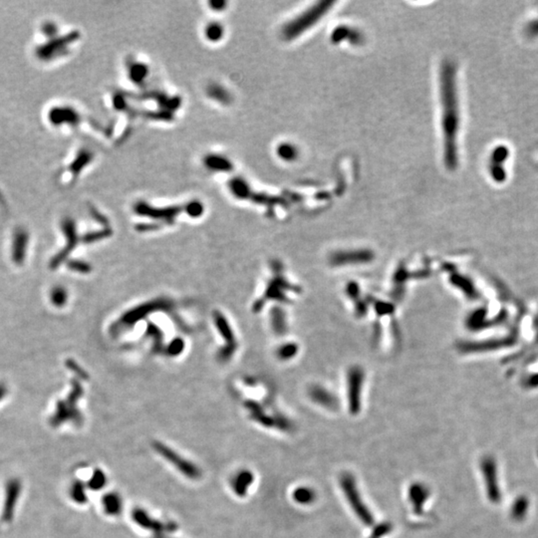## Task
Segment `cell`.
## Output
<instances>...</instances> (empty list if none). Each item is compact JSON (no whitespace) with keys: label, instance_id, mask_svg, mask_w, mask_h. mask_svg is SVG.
<instances>
[{"label":"cell","instance_id":"17","mask_svg":"<svg viewBox=\"0 0 538 538\" xmlns=\"http://www.w3.org/2000/svg\"><path fill=\"white\" fill-rule=\"evenodd\" d=\"M207 165H209L213 169H217V170L226 171V170L230 169V164L226 160H224V159L222 160V159H219L217 157H214V158L209 159L207 161Z\"/></svg>","mask_w":538,"mask_h":538},{"label":"cell","instance_id":"11","mask_svg":"<svg viewBox=\"0 0 538 538\" xmlns=\"http://www.w3.org/2000/svg\"><path fill=\"white\" fill-rule=\"evenodd\" d=\"M70 495L77 503H84L87 499L84 484L81 481L74 482L70 488Z\"/></svg>","mask_w":538,"mask_h":538},{"label":"cell","instance_id":"15","mask_svg":"<svg viewBox=\"0 0 538 538\" xmlns=\"http://www.w3.org/2000/svg\"><path fill=\"white\" fill-rule=\"evenodd\" d=\"M105 481H106L105 474L101 473L100 471H97L92 475L89 481V488H91L92 490H100L105 484Z\"/></svg>","mask_w":538,"mask_h":538},{"label":"cell","instance_id":"18","mask_svg":"<svg viewBox=\"0 0 538 538\" xmlns=\"http://www.w3.org/2000/svg\"><path fill=\"white\" fill-rule=\"evenodd\" d=\"M277 151L280 157L284 160H291L296 155V151H294V148L291 145H281Z\"/></svg>","mask_w":538,"mask_h":538},{"label":"cell","instance_id":"14","mask_svg":"<svg viewBox=\"0 0 538 538\" xmlns=\"http://www.w3.org/2000/svg\"><path fill=\"white\" fill-rule=\"evenodd\" d=\"M146 75H147V69L143 65H134L132 67V69H131V78L133 79V81H135L137 83L143 81V79L146 77Z\"/></svg>","mask_w":538,"mask_h":538},{"label":"cell","instance_id":"19","mask_svg":"<svg viewBox=\"0 0 538 538\" xmlns=\"http://www.w3.org/2000/svg\"><path fill=\"white\" fill-rule=\"evenodd\" d=\"M66 366H67L68 369H70L71 371H73L74 373H76L78 376H80L81 378H86V376H85L86 374L84 373V371L80 367L78 366L73 360H68L66 362Z\"/></svg>","mask_w":538,"mask_h":538},{"label":"cell","instance_id":"2","mask_svg":"<svg viewBox=\"0 0 538 538\" xmlns=\"http://www.w3.org/2000/svg\"><path fill=\"white\" fill-rule=\"evenodd\" d=\"M42 38L41 43L36 44L34 55L39 62L53 63L71 52V46L79 39L77 31L64 33L61 28L53 21H45L39 27Z\"/></svg>","mask_w":538,"mask_h":538},{"label":"cell","instance_id":"9","mask_svg":"<svg viewBox=\"0 0 538 538\" xmlns=\"http://www.w3.org/2000/svg\"><path fill=\"white\" fill-rule=\"evenodd\" d=\"M29 243V235L21 227L15 229L11 245V259L16 265H22L26 259Z\"/></svg>","mask_w":538,"mask_h":538},{"label":"cell","instance_id":"10","mask_svg":"<svg viewBox=\"0 0 538 538\" xmlns=\"http://www.w3.org/2000/svg\"><path fill=\"white\" fill-rule=\"evenodd\" d=\"M67 300H68V292L65 287L61 285H57L51 289L50 301L53 304V306L61 308L66 305Z\"/></svg>","mask_w":538,"mask_h":538},{"label":"cell","instance_id":"7","mask_svg":"<svg viewBox=\"0 0 538 538\" xmlns=\"http://www.w3.org/2000/svg\"><path fill=\"white\" fill-rule=\"evenodd\" d=\"M93 156L90 151L82 149L73 158V160L66 165H62L57 172L58 182L60 184H72L78 177L87 165L92 161Z\"/></svg>","mask_w":538,"mask_h":538},{"label":"cell","instance_id":"4","mask_svg":"<svg viewBox=\"0 0 538 538\" xmlns=\"http://www.w3.org/2000/svg\"><path fill=\"white\" fill-rule=\"evenodd\" d=\"M83 389L76 380L72 382V390L64 400L58 401L55 412L50 418V424L53 427H59L67 422L79 424L81 422V413L77 409V402L82 396Z\"/></svg>","mask_w":538,"mask_h":538},{"label":"cell","instance_id":"6","mask_svg":"<svg viewBox=\"0 0 538 538\" xmlns=\"http://www.w3.org/2000/svg\"><path fill=\"white\" fill-rule=\"evenodd\" d=\"M61 229L66 237V246L50 260L49 266L51 269L58 268L69 257V254L74 250V248L76 247L79 241V238L77 236L76 223L73 218L65 217L64 219L61 221Z\"/></svg>","mask_w":538,"mask_h":538},{"label":"cell","instance_id":"12","mask_svg":"<svg viewBox=\"0 0 538 538\" xmlns=\"http://www.w3.org/2000/svg\"><path fill=\"white\" fill-rule=\"evenodd\" d=\"M206 37L210 41H218L223 34V29L219 23H210L204 30Z\"/></svg>","mask_w":538,"mask_h":538},{"label":"cell","instance_id":"16","mask_svg":"<svg viewBox=\"0 0 538 538\" xmlns=\"http://www.w3.org/2000/svg\"><path fill=\"white\" fill-rule=\"evenodd\" d=\"M67 267L70 270H72V271L80 272V273H87V272L90 271V265L86 262L80 261V260H70V261H68Z\"/></svg>","mask_w":538,"mask_h":538},{"label":"cell","instance_id":"5","mask_svg":"<svg viewBox=\"0 0 538 538\" xmlns=\"http://www.w3.org/2000/svg\"><path fill=\"white\" fill-rule=\"evenodd\" d=\"M45 121L51 129H77L82 121L79 111L67 103H54L47 108Z\"/></svg>","mask_w":538,"mask_h":538},{"label":"cell","instance_id":"20","mask_svg":"<svg viewBox=\"0 0 538 538\" xmlns=\"http://www.w3.org/2000/svg\"><path fill=\"white\" fill-rule=\"evenodd\" d=\"M7 394H8V390H7V388H6V386H5L4 384L0 383V401H2V400L6 397Z\"/></svg>","mask_w":538,"mask_h":538},{"label":"cell","instance_id":"8","mask_svg":"<svg viewBox=\"0 0 538 538\" xmlns=\"http://www.w3.org/2000/svg\"><path fill=\"white\" fill-rule=\"evenodd\" d=\"M22 484L19 479L12 478L7 481L5 486V497L2 510V520L10 522L14 517L15 507L21 495Z\"/></svg>","mask_w":538,"mask_h":538},{"label":"cell","instance_id":"3","mask_svg":"<svg viewBox=\"0 0 538 538\" xmlns=\"http://www.w3.org/2000/svg\"><path fill=\"white\" fill-rule=\"evenodd\" d=\"M334 5V2L322 1L315 4L310 9L301 13L298 17L294 18L289 22L283 28V35L286 39L290 40L298 37L304 33L306 30L315 25V23L320 21L326 13H328L331 7Z\"/></svg>","mask_w":538,"mask_h":538},{"label":"cell","instance_id":"1","mask_svg":"<svg viewBox=\"0 0 538 538\" xmlns=\"http://www.w3.org/2000/svg\"><path fill=\"white\" fill-rule=\"evenodd\" d=\"M441 102L444 159L446 166L453 170L458 163L457 136L459 129V105L456 68L450 62L444 63L441 71Z\"/></svg>","mask_w":538,"mask_h":538},{"label":"cell","instance_id":"13","mask_svg":"<svg viewBox=\"0 0 538 538\" xmlns=\"http://www.w3.org/2000/svg\"><path fill=\"white\" fill-rule=\"evenodd\" d=\"M103 504L105 506L106 511L110 515H115L116 513H118V509H119V506H120L118 497L116 495H107L103 499Z\"/></svg>","mask_w":538,"mask_h":538}]
</instances>
